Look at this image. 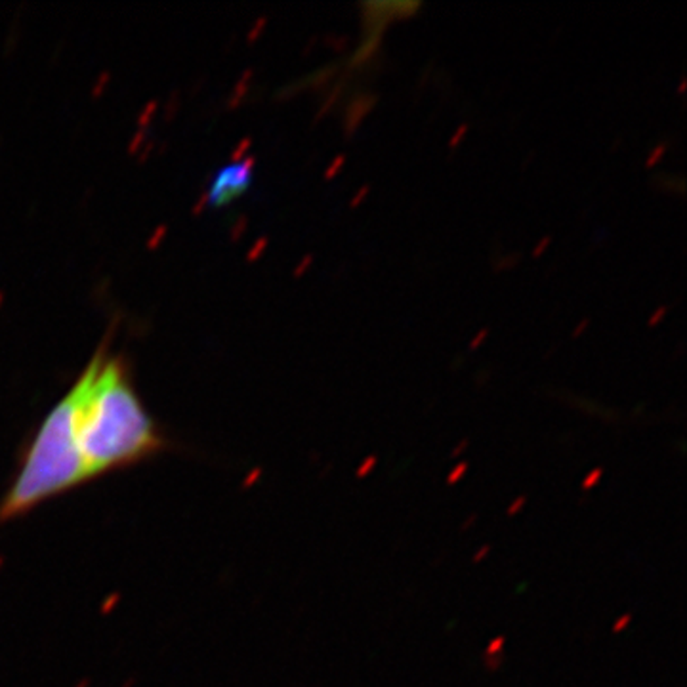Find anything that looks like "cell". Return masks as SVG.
Wrapping results in <instances>:
<instances>
[{
  "label": "cell",
  "mask_w": 687,
  "mask_h": 687,
  "mask_svg": "<svg viewBox=\"0 0 687 687\" xmlns=\"http://www.w3.org/2000/svg\"><path fill=\"white\" fill-rule=\"evenodd\" d=\"M504 644H506V638L504 636H496L493 638L487 649H486V657H493V655H503V649H504Z\"/></svg>",
  "instance_id": "52a82bcc"
},
{
  "label": "cell",
  "mask_w": 687,
  "mask_h": 687,
  "mask_svg": "<svg viewBox=\"0 0 687 687\" xmlns=\"http://www.w3.org/2000/svg\"><path fill=\"white\" fill-rule=\"evenodd\" d=\"M525 504H527V498H525L523 495H522V496H515L513 501L508 504V508H506V513L510 515V518H513V515H518L520 512H523Z\"/></svg>",
  "instance_id": "ba28073f"
},
{
  "label": "cell",
  "mask_w": 687,
  "mask_h": 687,
  "mask_svg": "<svg viewBox=\"0 0 687 687\" xmlns=\"http://www.w3.org/2000/svg\"><path fill=\"white\" fill-rule=\"evenodd\" d=\"M466 449H468V442L464 440V442H460V443H459V445H457L455 449H452V452H451V457H452V459H459V457L462 455V452H464Z\"/></svg>",
  "instance_id": "7c38bea8"
},
{
  "label": "cell",
  "mask_w": 687,
  "mask_h": 687,
  "mask_svg": "<svg viewBox=\"0 0 687 687\" xmlns=\"http://www.w3.org/2000/svg\"><path fill=\"white\" fill-rule=\"evenodd\" d=\"M253 168L254 159H236L224 166L218 174L212 178L209 190H207V202L210 207H226L231 205L233 201L245 195V192L251 187L253 182Z\"/></svg>",
  "instance_id": "3957f363"
},
{
  "label": "cell",
  "mask_w": 687,
  "mask_h": 687,
  "mask_svg": "<svg viewBox=\"0 0 687 687\" xmlns=\"http://www.w3.org/2000/svg\"><path fill=\"white\" fill-rule=\"evenodd\" d=\"M476 522H477V515H468V520L462 523V531H468V529H470L472 525H476Z\"/></svg>",
  "instance_id": "4fadbf2b"
},
{
  "label": "cell",
  "mask_w": 687,
  "mask_h": 687,
  "mask_svg": "<svg viewBox=\"0 0 687 687\" xmlns=\"http://www.w3.org/2000/svg\"><path fill=\"white\" fill-rule=\"evenodd\" d=\"M468 468H470V466H468V462H464V460L459 462L455 468H452L451 474L447 476V486H457L459 481H462L464 476L468 474Z\"/></svg>",
  "instance_id": "8992f818"
},
{
  "label": "cell",
  "mask_w": 687,
  "mask_h": 687,
  "mask_svg": "<svg viewBox=\"0 0 687 687\" xmlns=\"http://www.w3.org/2000/svg\"><path fill=\"white\" fill-rule=\"evenodd\" d=\"M344 161H346V159H344V157H338V161H336V163H335V165H333V166H331V168H333V170H331V172H329V174H326V176H329V178H331V176H333V174H335V170H336V172H338V170H340V166H342V165H344Z\"/></svg>",
  "instance_id": "5bb4252c"
},
{
  "label": "cell",
  "mask_w": 687,
  "mask_h": 687,
  "mask_svg": "<svg viewBox=\"0 0 687 687\" xmlns=\"http://www.w3.org/2000/svg\"><path fill=\"white\" fill-rule=\"evenodd\" d=\"M377 464H379V459H377V457H374V455L367 457L361 464H359L357 472H355V477H357V479H365V477H369V476L372 474L374 468H377Z\"/></svg>",
  "instance_id": "277c9868"
},
{
  "label": "cell",
  "mask_w": 687,
  "mask_h": 687,
  "mask_svg": "<svg viewBox=\"0 0 687 687\" xmlns=\"http://www.w3.org/2000/svg\"><path fill=\"white\" fill-rule=\"evenodd\" d=\"M489 554H491V546H489V544H483L481 549H479V550L474 554L472 561H474V564H481V561L486 559Z\"/></svg>",
  "instance_id": "8fae6325"
},
{
  "label": "cell",
  "mask_w": 687,
  "mask_h": 687,
  "mask_svg": "<svg viewBox=\"0 0 687 687\" xmlns=\"http://www.w3.org/2000/svg\"><path fill=\"white\" fill-rule=\"evenodd\" d=\"M602 477H603V470H602V468H596V470H592L590 474L584 476V479L581 481V489L583 491L596 489V486L602 481Z\"/></svg>",
  "instance_id": "5b68a950"
},
{
  "label": "cell",
  "mask_w": 687,
  "mask_h": 687,
  "mask_svg": "<svg viewBox=\"0 0 687 687\" xmlns=\"http://www.w3.org/2000/svg\"><path fill=\"white\" fill-rule=\"evenodd\" d=\"M483 663H486V668L489 670V673H496V670L504 665V657L503 655H493V657H486Z\"/></svg>",
  "instance_id": "30bf717a"
},
{
  "label": "cell",
  "mask_w": 687,
  "mask_h": 687,
  "mask_svg": "<svg viewBox=\"0 0 687 687\" xmlns=\"http://www.w3.org/2000/svg\"><path fill=\"white\" fill-rule=\"evenodd\" d=\"M365 193H369V187H363V190H361V192H359V195L355 197V201L352 202V205H353V207H355V205H359V201H361V199H363V195H365Z\"/></svg>",
  "instance_id": "9a60e30c"
},
{
  "label": "cell",
  "mask_w": 687,
  "mask_h": 687,
  "mask_svg": "<svg viewBox=\"0 0 687 687\" xmlns=\"http://www.w3.org/2000/svg\"><path fill=\"white\" fill-rule=\"evenodd\" d=\"M86 483L90 481L76 447L73 399L67 392L46 413L23 449L18 470L0 496V525Z\"/></svg>",
  "instance_id": "7a4b0ae2"
},
{
  "label": "cell",
  "mask_w": 687,
  "mask_h": 687,
  "mask_svg": "<svg viewBox=\"0 0 687 687\" xmlns=\"http://www.w3.org/2000/svg\"><path fill=\"white\" fill-rule=\"evenodd\" d=\"M69 394L75 440L88 481L142 464L170 447L139 397L122 355L100 350Z\"/></svg>",
  "instance_id": "6da1fadb"
},
{
  "label": "cell",
  "mask_w": 687,
  "mask_h": 687,
  "mask_svg": "<svg viewBox=\"0 0 687 687\" xmlns=\"http://www.w3.org/2000/svg\"><path fill=\"white\" fill-rule=\"evenodd\" d=\"M630 622H632V615H630V613L620 615V617L615 620L613 627H611V632H613V634H620V632H624V630H627V629L630 627Z\"/></svg>",
  "instance_id": "9c48e42d"
}]
</instances>
